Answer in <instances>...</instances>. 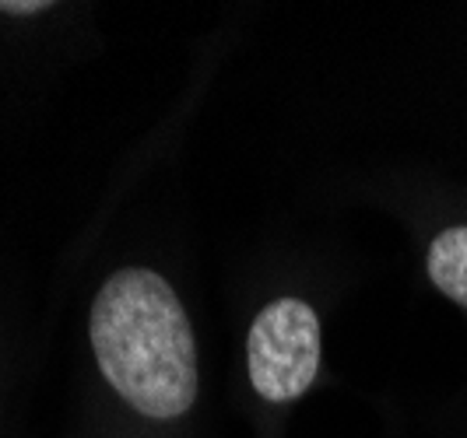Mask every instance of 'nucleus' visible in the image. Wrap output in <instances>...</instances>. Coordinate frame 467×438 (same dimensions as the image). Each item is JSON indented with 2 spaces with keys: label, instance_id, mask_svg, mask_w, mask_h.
Instances as JSON below:
<instances>
[{
  "label": "nucleus",
  "instance_id": "obj_1",
  "mask_svg": "<svg viewBox=\"0 0 467 438\" xmlns=\"http://www.w3.org/2000/svg\"><path fill=\"white\" fill-rule=\"evenodd\" d=\"M92 347L109 386L144 417L172 421L197 396V344L176 291L155 270L127 267L92 305Z\"/></svg>",
  "mask_w": 467,
  "mask_h": 438
},
{
  "label": "nucleus",
  "instance_id": "obj_2",
  "mask_svg": "<svg viewBox=\"0 0 467 438\" xmlns=\"http://www.w3.org/2000/svg\"><path fill=\"white\" fill-rule=\"evenodd\" d=\"M250 382L267 403L303 396L320 369V320L303 299H278L260 312L246 341Z\"/></svg>",
  "mask_w": 467,
  "mask_h": 438
},
{
  "label": "nucleus",
  "instance_id": "obj_3",
  "mask_svg": "<svg viewBox=\"0 0 467 438\" xmlns=\"http://www.w3.org/2000/svg\"><path fill=\"white\" fill-rule=\"evenodd\" d=\"M429 277L450 301L467 309V229H446L429 246Z\"/></svg>",
  "mask_w": 467,
  "mask_h": 438
},
{
  "label": "nucleus",
  "instance_id": "obj_4",
  "mask_svg": "<svg viewBox=\"0 0 467 438\" xmlns=\"http://www.w3.org/2000/svg\"><path fill=\"white\" fill-rule=\"evenodd\" d=\"M47 7V0H0V11H7V15H39Z\"/></svg>",
  "mask_w": 467,
  "mask_h": 438
}]
</instances>
